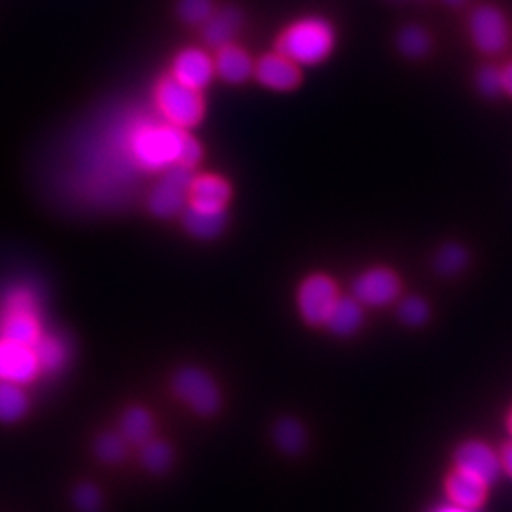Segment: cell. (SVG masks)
<instances>
[{
    "mask_svg": "<svg viewBox=\"0 0 512 512\" xmlns=\"http://www.w3.org/2000/svg\"><path fill=\"white\" fill-rule=\"evenodd\" d=\"M202 160L192 131L173 128L152 107L118 105L101 112L76 141L74 186L95 207L124 205L145 177L173 165L194 171Z\"/></svg>",
    "mask_w": 512,
    "mask_h": 512,
    "instance_id": "cell-1",
    "label": "cell"
},
{
    "mask_svg": "<svg viewBox=\"0 0 512 512\" xmlns=\"http://www.w3.org/2000/svg\"><path fill=\"white\" fill-rule=\"evenodd\" d=\"M338 42L336 27L323 16H302L283 27L275 38V50L298 67H315L329 59Z\"/></svg>",
    "mask_w": 512,
    "mask_h": 512,
    "instance_id": "cell-2",
    "label": "cell"
},
{
    "mask_svg": "<svg viewBox=\"0 0 512 512\" xmlns=\"http://www.w3.org/2000/svg\"><path fill=\"white\" fill-rule=\"evenodd\" d=\"M150 107L164 122L183 131H192L202 126L207 114V101L203 92L184 86L169 74L154 84Z\"/></svg>",
    "mask_w": 512,
    "mask_h": 512,
    "instance_id": "cell-3",
    "label": "cell"
},
{
    "mask_svg": "<svg viewBox=\"0 0 512 512\" xmlns=\"http://www.w3.org/2000/svg\"><path fill=\"white\" fill-rule=\"evenodd\" d=\"M194 171L183 165H173L158 175L147 196L148 211L158 219L181 215L188 205V190Z\"/></svg>",
    "mask_w": 512,
    "mask_h": 512,
    "instance_id": "cell-4",
    "label": "cell"
},
{
    "mask_svg": "<svg viewBox=\"0 0 512 512\" xmlns=\"http://www.w3.org/2000/svg\"><path fill=\"white\" fill-rule=\"evenodd\" d=\"M171 387L175 397L188 404L198 416H213L219 412V385L202 368L184 366L173 376Z\"/></svg>",
    "mask_w": 512,
    "mask_h": 512,
    "instance_id": "cell-5",
    "label": "cell"
},
{
    "mask_svg": "<svg viewBox=\"0 0 512 512\" xmlns=\"http://www.w3.org/2000/svg\"><path fill=\"white\" fill-rule=\"evenodd\" d=\"M167 74L198 92H205L217 78L213 55L198 46H186L173 55Z\"/></svg>",
    "mask_w": 512,
    "mask_h": 512,
    "instance_id": "cell-6",
    "label": "cell"
},
{
    "mask_svg": "<svg viewBox=\"0 0 512 512\" xmlns=\"http://www.w3.org/2000/svg\"><path fill=\"white\" fill-rule=\"evenodd\" d=\"M336 300L338 287L327 275H310L298 289V310L302 319L313 327L325 325Z\"/></svg>",
    "mask_w": 512,
    "mask_h": 512,
    "instance_id": "cell-7",
    "label": "cell"
},
{
    "mask_svg": "<svg viewBox=\"0 0 512 512\" xmlns=\"http://www.w3.org/2000/svg\"><path fill=\"white\" fill-rule=\"evenodd\" d=\"M476 48L486 55L501 54L509 46V23L495 6H478L469 19Z\"/></svg>",
    "mask_w": 512,
    "mask_h": 512,
    "instance_id": "cell-8",
    "label": "cell"
},
{
    "mask_svg": "<svg viewBox=\"0 0 512 512\" xmlns=\"http://www.w3.org/2000/svg\"><path fill=\"white\" fill-rule=\"evenodd\" d=\"M253 78L270 92H294L302 84V67L274 50L255 59Z\"/></svg>",
    "mask_w": 512,
    "mask_h": 512,
    "instance_id": "cell-9",
    "label": "cell"
},
{
    "mask_svg": "<svg viewBox=\"0 0 512 512\" xmlns=\"http://www.w3.org/2000/svg\"><path fill=\"white\" fill-rule=\"evenodd\" d=\"M401 293V279L387 268L366 270L353 281V298L361 306L382 308L393 304Z\"/></svg>",
    "mask_w": 512,
    "mask_h": 512,
    "instance_id": "cell-10",
    "label": "cell"
},
{
    "mask_svg": "<svg viewBox=\"0 0 512 512\" xmlns=\"http://www.w3.org/2000/svg\"><path fill=\"white\" fill-rule=\"evenodd\" d=\"M456 469L475 476L480 482L490 486L501 473V461L484 442L469 440L456 450Z\"/></svg>",
    "mask_w": 512,
    "mask_h": 512,
    "instance_id": "cell-11",
    "label": "cell"
},
{
    "mask_svg": "<svg viewBox=\"0 0 512 512\" xmlns=\"http://www.w3.org/2000/svg\"><path fill=\"white\" fill-rule=\"evenodd\" d=\"M37 357L29 346L14 344L0 338V380L25 385L38 376Z\"/></svg>",
    "mask_w": 512,
    "mask_h": 512,
    "instance_id": "cell-12",
    "label": "cell"
},
{
    "mask_svg": "<svg viewBox=\"0 0 512 512\" xmlns=\"http://www.w3.org/2000/svg\"><path fill=\"white\" fill-rule=\"evenodd\" d=\"M230 198H232V186L224 177L215 173H203V175H194L188 190L186 207L200 209V211H226Z\"/></svg>",
    "mask_w": 512,
    "mask_h": 512,
    "instance_id": "cell-13",
    "label": "cell"
},
{
    "mask_svg": "<svg viewBox=\"0 0 512 512\" xmlns=\"http://www.w3.org/2000/svg\"><path fill=\"white\" fill-rule=\"evenodd\" d=\"M213 61H215L217 78L230 86L245 84L249 78H253L255 59L236 42H230L226 46L217 48L213 55Z\"/></svg>",
    "mask_w": 512,
    "mask_h": 512,
    "instance_id": "cell-14",
    "label": "cell"
},
{
    "mask_svg": "<svg viewBox=\"0 0 512 512\" xmlns=\"http://www.w3.org/2000/svg\"><path fill=\"white\" fill-rule=\"evenodd\" d=\"M243 29V14L234 6H224L211 14L202 25V38L205 46L220 48L234 42Z\"/></svg>",
    "mask_w": 512,
    "mask_h": 512,
    "instance_id": "cell-15",
    "label": "cell"
},
{
    "mask_svg": "<svg viewBox=\"0 0 512 512\" xmlns=\"http://www.w3.org/2000/svg\"><path fill=\"white\" fill-rule=\"evenodd\" d=\"M42 334L38 313L33 311H4L0 323V338L33 348Z\"/></svg>",
    "mask_w": 512,
    "mask_h": 512,
    "instance_id": "cell-16",
    "label": "cell"
},
{
    "mask_svg": "<svg viewBox=\"0 0 512 512\" xmlns=\"http://www.w3.org/2000/svg\"><path fill=\"white\" fill-rule=\"evenodd\" d=\"M486 492H488V486L484 482L458 469L446 480V494L450 497V501L467 511L478 509L486 499Z\"/></svg>",
    "mask_w": 512,
    "mask_h": 512,
    "instance_id": "cell-17",
    "label": "cell"
},
{
    "mask_svg": "<svg viewBox=\"0 0 512 512\" xmlns=\"http://www.w3.org/2000/svg\"><path fill=\"white\" fill-rule=\"evenodd\" d=\"M365 323L363 306L355 298H342L334 302L325 327L336 336H353Z\"/></svg>",
    "mask_w": 512,
    "mask_h": 512,
    "instance_id": "cell-18",
    "label": "cell"
},
{
    "mask_svg": "<svg viewBox=\"0 0 512 512\" xmlns=\"http://www.w3.org/2000/svg\"><path fill=\"white\" fill-rule=\"evenodd\" d=\"M40 372H59L67 365L71 348L61 334L42 332L33 346Z\"/></svg>",
    "mask_w": 512,
    "mask_h": 512,
    "instance_id": "cell-19",
    "label": "cell"
},
{
    "mask_svg": "<svg viewBox=\"0 0 512 512\" xmlns=\"http://www.w3.org/2000/svg\"><path fill=\"white\" fill-rule=\"evenodd\" d=\"M181 215H183L186 232L203 241L219 238L228 222L226 211H200V209L186 207Z\"/></svg>",
    "mask_w": 512,
    "mask_h": 512,
    "instance_id": "cell-20",
    "label": "cell"
},
{
    "mask_svg": "<svg viewBox=\"0 0 512 512\" xmlns=\"http://www.w3.org/2000/svg\"><path fill=\"white\" fill-rule=\"evenodd\" d=\"M154 433V418L145 406H129L120 420V435L129 444L143 446L147 440L152 439Z\"/></svg>",
    "mask_w": 512,
    "mask_h": 512,
    "instance_id": "cell-21",
    "label": "cell"
},
{
    "mask_svg": "<svg viewBox=\"0 0 512 512\" xmlns=\"http://www.w3.org/2000/svg\"><path fill=\"white\" fill-rule=\"evenodd\" d=\"M29 410V399L23 387L0 380V421L14 423L21 420Z\"/></svg>",
    "mask_w": 512,
    "mask_h": 512,
    "instance_id": "cell-22",
    "label": "cell"
},
{
    "mask_svg": "<svg viewBox=\"0 0 512 512\" xmlns=\"http://www.w3.org/2000/svg\"><path fill=\"white\" fill-rule=\"evenodd\" d=\"M274 439L281 452L296 456L306 446V431L300 421L294 418H281L275 423Z\"/></svg>",
    "mask_w": 512,
    "mask_h": 512,
    "instance_id": "cell-23",
    "label": "cell"
},
{
    "mask_svg": "<svg viewBox=\"0 0 512 512\" xmlns=\"http://www.w3.org/2000/svg\"><path fill=\"white\" fill-rule=\"evenodd\" d=\"M95 456L107 465H118L128 458V442L120 433H103L95 440Z\"/></svg>",
    "mask_w": 512,
    "mask_h": 512,
    "instance_id": "cell-24",
    "label": "cell"
},
{
    "mask_svg": "<svg viewBox=\"0 0 512 512\" xmlns=\"http://www.w3.org/2000/svg\"><path fill=\"white\" fill-rule=\"evenodd\" d=\"M141 461L150 473H164L173 461V450L164 440H147L141 446Z\"/></svg>",
    "mask_w": 512,
    "mask_h": 512,
    "instance_id": "cell-25",
    "label": "cell"
},
{
    "mask_svg": "<svg viewBox=\"0 0 512 512\" xmlns=\"http://www.w3.org/2000/svg\"><path fill=\"white\" fill-rule=\"evenodd\" d=\"M399 50L410 59H420L431 48V37L420 25H406L399 33Z\"/></svg>",
    "mask_w": 512,
    "mask_h": 512,
    "instance_id": "cell-26",
    "label": "cell"
},
{
    "mask_svg": "<svg viewBox=\"0 0 512 512\" xmlns=\"http://www.w3.org/2000/svg\"><path fill=\"white\" fill-rule=\"evenodd\" d=\"M215 10L217 8L213 0H179L177 2V16L184 23L194 27H202Z\"/></svg>",
    "mask_w": 512,
    "mask_h": 512,
    "instance_id": "cell-27",
    "label": "cell"
},
{
    "mask_svg": "<svg viewBox=\"0 0 512 512\" xmlns=\"http://www.w3.org/2000/svg\"><path fill=\"white\" fill-rule=\"evenodd\" d=\"M467 262V253L463 251V247L459 245H446L439 251V255L435 258V266L440 274L454 275L463 270Z\"/></svg>",
    "mask_w": 512,
    "mask_h": 512,
    "instance_id": "cell-28",
    "label": "cell"
},
{
    "mask_svg": "<svg viewBox=\"0 0 512 512\" xmlns=\"http://www.w3.org/2000/svg\"><path fill=\"white\" fill-rule=\"evenodd\" d=\"M399 317L410 327H420L429 319V308L418 296H408L399 304Z\"/></svg>",
    "mask_w": 512,
    "mask_h": 512,
    "instance_id": "cell-29",
    "label": "cell"
},
{
    "mask_svg": "<svg viewBox=\"0 0 512 512\" xmlns=\"http://www.w3.org/2000/svg\"><path fill=\"white\" fill-rule=\"evenodd\" d=\"M74 505L80 512H99L103 505V497L97 486L80 484L73 495Z\"/></svg>",
    "mask_w": 512,
    "mask_h": 512,
    "instance_id": "cell-30",
    "label": "cell"
},
{
    "mask_svg": "<svg viewBox=\"0 0 512 512\" xmlns=\"http://www.w3.org/2000/svg\"><path fill=\"white\" fill-rule=\"evenodd\" d=\"M476 82H478L480 92L488 95V97H495V95L503 92V71L497 69L494 65H488L478 73Z\"/></svg>",
    "mask_w": 512,
    "mask_h": 512,
    "instance_id": "cell-31",
    "label": "cell"
},
{
    "mask_svg": "<svg viewBox=\"0 0 512 512\" xmlns=\"http://www.w3.org/2000/svg\"><path fill=\"white\" fill-rule=\"evenodd\" d=\"M4 311H37V296L29 289H16L6 296Z\"/></svg>",
    "mask_w": 512,
    "mask_h": 512,
    "instance_id": "cell-32",
    "label": "cell"
},
{
    "mask_svg": "<svg viewBox=\"0 0 512 512\" xmlns=\"http://www.w3.org/2000/svg\"><path fill=\"white\" fill-rule=\"evenodd\" d=\"M499 461H501V469H505V473L512 476V442H509V444L501 450Z\"/></svg>",
    "mask_w": 512,
    "mask_h": 512,
    "instance_id": "cell-33",
    "label": "cell"
},
{
    "mask_svg": "<svg viewBox=\"0 0 512 512\" xmlns=\"http://www.w3.org/2000/svg\"><path fill=\"white\" fill-rule=\"evenodd\" d=\"M503 71V92L509 93L512 97V63H509Z\"/></svg>",
    "mask_w": 512,
    "mask_h": 512,
    "instance_id": "cell-34",
    "label": "cell"
},
{
    "mask_svg": "<svg viewBox=\"0 0 512 512\" xmlns=\"http://www.w3.org/2000/svg\"><path fill=\"white\" fill-rule=\"evenodd\" d=\"M433 512H473L467 511V509H461L458 505H446V507H439V509H435Z\"/></svg>",
    "mask_w": 512,
    "mask_h": 512,
    "instance_id": "cell-35",
    "label": "cell"
},
{
    "mask_svg": "<svg viewBox=\"0 0 512 512\" xmlns=\"http://www.w3.org/2000/svg\"><path fill=\"white\" fill-rule=\"evenodd\" d=\"M442 2H446L448 6H461V4H465L467 0H442Z\"/></svg>",
    "mask_w": 512,
    "mask_h": 512,
    "instance_id": "cell-36",
    "label": "cell"
},
{
    "mask_svg": "<svg viewBox=\"0 0 512 512\" xmlns=\"http://www.w3.org/2000/svg\"><path fill=\"white\" fill-rule=\"evenodd\" d=\"M509 429H511V435H512V414H511V418H509Z\"/></svg>",
    "mask_w": 512,
    "mask_h": 512,
    "instance_id": "cell-37",
    "label": "cell"
}]
</instances>
